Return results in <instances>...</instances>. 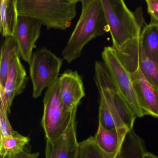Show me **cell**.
Returning <instances> with one entry per match:
<instances>
[{"instance_id":"6da1fadb","label":"cell","mask_w":158,"mask_h":158,"mask_svg":"<svg viewBox=\"0 0 158 158\" xmlns=\"http://www.w3.org/2000/svg\"><path fill=\"white\" fill-rule=\"evenodd\" d=\"M78 21L62 51L64 60L71 63L79 58L90 41L109 32L101 0H80Z\"/></svg>"},{"instance_id":"7a4b0ae2","label":"cell","mask_w":158,"mask_h":158,"mask_svg":"<svg viewBox=\"0 0 158 158\" xmlns=\"http://www.w3.org/2000/svg\"><path fill=\"white\" fill-rule=\"evenodd\" d=\"M79 0H17L19 16L35 19L48 30H65L77 15Z\"/></svg>"},{"instance_id":"3957f363","label":"cell","mask_w":158,"mask_h":158,"mask_svg":"<svg viewBox=\"0 0 158 158\" xmlns=\"http://www.w3.org/2000/svg\"><path fill=\"white\" fill-rule=\"evenodd\" d=\"M101 2L114 49L139 36L145 23L141 7L132 11L123 0Z\"/></svg>"},{"instance_id":"277c9868","label":"cell","mask_w":158,"mask_h":158,"mask_svg":"<svg viewBox=\"0 0 158 158\" xmlns=\"http://www.w3.org/2000/svg\"><path fill=\"white\" fill-rule=\"evenodd\" d=\"M63 60L46 48L33 53L29 64L34 98H38L44 89L59 79Z\"/></svg>"},{"instance_id":"5b68a950","label":"cell","mask_w":158,"mask_h":158,"mask_svg":"<svg viewBox=\"0 0 158 158\" xmlns=\"http://www.w3.org/2000/svg\"><path fill=\"white\" fill-rule=\"evenodd\" d=\"M102 58L118 94L127 103L137 118L144 116L133 87L130 74L120 61L115 49L112 46L105 47L102 52Z\"/></svg>"},{"instance_id":"8992f818","label":"cell","mask_w":158,"mask_h":158,"mask_svg":"<svg viewBox=\"0 0 158 158\" xmlns=\"http://www.w3.org/2000/svg\"><path fill=\"white\" fill-rule=\"evenodd\" d=\"M44 111L41 125L47 139L55 138L67 129L72 111L64 107L59 94V79L48 88L43 99Z\"/></svg>"},{"instance_id":"52a82bcc","label":"cell","mask_w":158,"mask_h":158,"mask_svg":"<svg viewBox=\"0 0 158 158\" xmlns=\"http://www.w3.org/2000/svg\"><path fill=\"white\" fill-rule=\"evenodd\" d=\"M115 50L120 61L129 73L140 70L148 81L158 89V63L152 61L145 54L139 37Z\"/></svg>"},{"instance_id":"ba28073f","label":"cell","mask_w":158,"mask_h":158,"mask_svg":"<svg viewBox=\"0 0 158 158\" xmlns=\"http://www.w3.org/2000/svg\"><path fill=\"white\" fill-rule=\"evenodd\" d=\"M77 109V107L72 111L70 123L62 135L46 139V158H77L79 143L76 123Z\"/></svg>"},{"instance_id":"9c48e42d","label":"cell","mask_w":158,"mask_h":158,"mask_svg":"<svg viewBox=\"0 0 158 158\" xmlns=\"http://www.w3.org/2000/svg\"><path fill=\"white\" fill-rule=\"evenodd\" d=\"M42 25L35 19L19 16L14 37L18 45L20 57L30 63L33 50L41 34Z\"/></svg>"},{"instance_id":"30bf717a","label":"cell","mask_w":158,"mask_h":158,"mask_svg":"<svg viewBox=\"0 0 158 158\" xmlns=\"http://www.w3.org/2000/svg\"><path fill=\"white\" fill-rule=\"evenodd\" d=\"M20 58V55H18L14 59L9 70L4 90L0 92L1 105L5 108L8 114L10 112L14 99L23 92L29 79Z\"/></svg>"},{"instance_id":"8fae6325","label":"cell","mask_w":158,"mask_h":158,"mask_svg":"<svg viewBox=\"0 0 158 158\" xmlns=\"http://www.w3.org/2000/svg\"><path fill=\"white\" fill-rule=\"evenodd\" d=\"M59 94L65 110L72 111L78 107L85 94L83 79L77 71L67 70L60 76Z\"/></svg>"},{"instance_id":"7c38bea8","label":"cell","mask_w":158,"mask_h":158,"mask_svg":"<svg viewBox=\"0 0 158 158\" xmlns=\"http://www.w3.org/2000/svg\"><path fill=\"white\" fill-rule=\"evenodd\" d=\"M130 74L143 115L158 118V89L148 81L140 70Z\"/></svg>"},{"instance_id":"4fadbf2b","label":"cell","mask_w":158,"mask_h":158,"mask_svg":"<svg viewBox=\"0 0 158 158\" xmlns=\"http://www.w3.org/2000/svg\"><path fill=\"white\" fill-rule=\"evenodd\" d=\"M129 129L127 127L106 129L98 125L94 136L98 147L109 158H116Z\"/></svg>"},{"instance_id":"5bb4252c","label":"cell","mask_w":158,"mask_h":158,"mask_svg":"<svg viewBox=\"0 0 158 158\" xmlns=\"http://www.w3.org/2000/svg\"><path fill=\"white\" fill-rule=\"evenodd\" d=\"M17 4V0L0 2V32L4 38L14 35L19 16Z\"/></svg>"},{"instance_id":"9a60e30c","label":"cell","mask_w":158,"mask_h":158,"mask_svg":"<svg viewBox=\"0 0 158 158\" xmlns=\"http://www.w3.org/2000/svg\"><path fill=\"white\" fill-rule=\"evenodd\" d=\"M20 55L17 42L14 37L5 38L2 45L0 61V92L4 90L6 79L12 62Z\"/></svg>"},{"instance_id":"2e32d148","label":"cell","mask_w":158,"mask_h":158,"mask_svg":"<svg viewBox=\"0 0 158 158\" xmlns=\"http://www.w3.org/2000/svg\"><path fill=\"white\" fill-rule=\"evenodd\" d=\"M145 54L158 63V24L150 22L142 28L139 36Z\"/></svg>"},{"instance_id":"e0dca14e","label":"cell","mask_w":158,"mask_h":158,"mask_svg":"<svg viewBox=\"0 0 158 158\" xmlns=\"http://www.w3.org/2000/svg\"><path fill=\"white\" fill-rule=\"evenodd\" d=\"M146 152L144 140L133 129H130L116 158H143Z\"/></svg>"},{"instance_id":"ac0fdd59","label":"cell","mask_w":158,"mask_h":158,"mask_svg":"<svg viewBox=\"0 0 158 158\" xmlns=\"http://www.w3.org/2000/svg\"><path fill=\"white\" fill-rule=\"evenodd\" d=\"M30 139L20 135L17 136L1 137L0 154L1 158H8L11 155L24 149L29 144Z\"/></svg>"},{"instance_id":"d6986e66","label":"cell","mask_w":158,"mask_h":158,"mask_svg":"<svg viewBox=\"0 0 158 158\" xmlns=\"http://www.w3.org/2000/svg\"><path fill=\"white\" fill-rule=\"evenodd\" d=\"M77 158H109L98 147L94 136L79 143Z\"/></svg>"},{"instance_id":"ffe728a7","label":"cell","mask_w":158,"mask_h":158,"mask_svg":"<svg viewBox=\"0 0 158 158\" xmlns=\"http://www.w3.org/2000/svg\"><path fill=\"white\" fill-rule=\"evenodd\" d=\"M8 113L5 108L0 106V134L1 137L17 136L21 134L13 129L8 117Z\"/></svg>"},{"instance_id":"44dd1931","label":"cell","mask_w":158,"mask_h":158,"mask_svg":"<svg viewBox=\"0 0 158 158\" xmlns=\"http://www.w3.org/2000/svg\"><path fill=\"white\" fill-rule=\"evenodd\" d=\"M146 2L150 22L158 24V0H146Z\"/></svg>"},{"instance_id":"7402d4cb","label":"cell","mask_w":158,"mask_h":158,"mask_svg":"<svg viewBox=\"0 0 158 158\" xmlns=\"http://www.w3.org/2000/svg\"><path fill=\"white\" fill-rule=\"evenodd\" d=\"M39 155V152L31 153L27 152L24 149L11 155L8 158H37Z\"/></svg>"},{"instance_id":"603a6c76","label":"cell","mask_w":158,"mask_h":158,"mask_svg":"<svg viewBox=\"0 0 158 158\" xmlns=\"http://www.w3.org/2000/svg\"><path fill=\"white\" fill-rule=\"evenodd\" d=\"M143 158H158V157L151 152H146L143 155Z\"/></svg>"}]
</instances>
